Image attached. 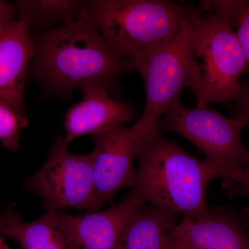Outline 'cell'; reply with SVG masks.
<instances>
[{"label": "cell", "mask_w": 249, "mask_h": 249, "mask_svg": "<svg viewBox=\"0 0 249 249\" xmlns=\"http://www.w3.org/2000/svg\"><path fill=\"white\" fill-rule=\"evenodd\" d=\"M36 45L34 75L46 89L64 97L90 85L110 93L119 78L132 71L90 22L84 6L79 19L41 33Z\"/></svg>", "instance_id": "1"}, {"label": "cell", "mask_w": 249, "mask_h": 249, "mask_svg": "<svg viewBox=\"0 0 249 249\" xmlns=\"http://www.w3.org/2000/svg\"><path fill=\"white\" fill-rule=\"evenodd\" d=\"M36 49L30 29L19 18L0 29V101L23 116L24 86Z\"/></svg>", "instance_id": "11"}, {"label": "cell", "mask_w": 249, "mask_h": 249, "mask_svg": "<svg viewBox=\"0 0 249 249\" xmlns=\"http://www.w3.org/2000/svg\"><path fill=\"white\" fill-rule=\"evenodd\" d=\"M9 208L4 210V211H0V235H1V228L3 227L5 219L7 217V214L9 213Z\"/></svg>", "instance_id": "23"}, {"label": "cell", "mask_w": 249, "mask_h": 249, "mask_svg": "<svg viewBox=\"0 0 249 249\" xmlns=\"http://www.w3.org/2000/svg\"><path fill=\"white\" fill-rule=\"evenodd\" d=\"M249 211L209 208L201 217H183L172 236L186 249H249Z\"/></svg>", "instance_id": "9"}, {"label": "cell", "mask_w": 249, "mask_h": 249, "mask_svg": "<svg viewBox=\"0 0 249 249\" xmlns=\"http://www.w3.org/2000/svg\"><path fill=\"white\" fill-rule=\"evenodd\" d=\"M84 10L110 48L129 62L173 38L196 14V8L168 0H90Z\"/></svg>", "instance_id": "3"}, {"label": "cell", "mask_w": 249, "mask_h": 249, "mask_svg": "<svg viewBox=\"0 0 249 249\" xmlns=\"http://www.w3.org/2000/svg\"><path fill=\"white\" fill-rule=\"evenodd\" d=\"M235 103L236 114L243 118L249 127V81L240 82V92Z\"/></svg>", "instance_id": "19"}, {"label": "cell", "mask_w": 249, "mask_h": 249, "mask_svg": "<svg viewBox=\"0 0 249 249\" xmlns=\"http://www.w3.org/2000/svg\"><path fill=\"white\" fill-rule=\"evenodd\" d=\"M173 234V233H172ZM165 249H186L183 247L182 245H180L178 242H177L175 239L173 238V236L171 235L170 237L169 242H168V245L165 247Z\"/></svg>", "instance_id": "22"}, {"label": "cell", "mask_w": 249, "mask_h": 249, "mask_svg": "<svg viewBox=\"0 0 249 249\" xmlns=\"http://www.w3.org/2000/svg\"><path fill=\"white\" fill-rule=\"evenodd\" d=\"M249 6V1H200L196 8L199 14L204 13L214 14L221 21L232 29V26L237 27L241 15Z\"/></svg>", "instance_id": "17"}, {"label": "cell", "mask_w": 249, "mask_h": 249, "mask_svg": "<svg viewBox=\"0 0 249 249\" xmlns=\"http://www.w3.org/2000/svg\"><path fill=\"white\" fill-rule=\"evenodd\" d=\"M1 235L16 241L22 249H78L60 220L59 211H46L36 220L24 222L10 206Z\"/></svg>", "instance_id": "13"}, {"label": "cell", "mask_w": 249, "mask_h": 249, "mask_svg": "<svg viewBox=\"0 0 249 249\" xmlns=\"http://www.w3.org/2000/svg\"><path fill=\"white\" fill-rule=\"evenodd\" d=\"M247 126L243 118L237 114L229 118L208 107L189 109L181 101L170 107L157 124L160 132L184 137L204 154L205 160L231 174L235 182L229 193L242 181L249 160V150L241 139Z\"/></svg>", "instance_id": "5"}, {"label": "cell", "mask_w": 249, "mask_h": 249, "mask_svg": "<svg viewBox=\"0 0 249 249\" xmlns=\"http://www.w3.org/2000/svg\"><path fill=\"white\" fill-rule=\"evenodd\" d=\"M16 4L0 0V29L17 19Z\"/></svg>", "instance_id": "20"}, {"label": "cell", "mask_w": 249, "mask_h": 249, "mask_svg": "<svg viewBox=\"0 0 249 249\" xmlns=\"http://www.w3.org/2000/svg\"><path fill=\"white\" fill-rule=\"evenodd\" d=\"M18 18L29 27L44 29L70 24L79 19L84 1L73 0H31L16 2Z\"/></svg>", "instance_id": "15"}, {"label": "cell", "mask_w": 249, "mask_h": 249, "mask_svg": "<svg viewBox=\"0 0 249 249\" xmlns=\"http://www.w3.org/2000/svg\"><path fill=\"white\" fill-rule=\"evenodd\" d=\"M157 127L139 119L131 127L121 124L91 136L95 142L92 152L95 191L100 209L121 190L135 185L134 160L142 143Z\"/></svg>", "instance_id": "8"}, {"label": "cell", "mask_w": 249, "mask_h": 249, "mask_svg": "<svg viewBox=\"0 0 249 249\" xmlns=\"http://www.w3.org/2000/svg\"><path fill=\"white\" fill-rule=\"evenodd\" d=\"M237 193V194L249 193V160L244 168L242 181L239 183L238 186L236 187L235 191L232 193Z\"/></svg>", "instance_id": "21"}, {"label": "cell", "mask_w": 249, "mask_h": 249, "mask_svg": "<svg viewBox=\"0 0 249 249\" xmlns=\"http://www.w3.org/2000/svg\"><path fill=\"white\" fill-rule=\"evenodd\" d=\"M193 17L173 38L129 62L145 85L146 99L140 119L147 124L157 126L162 116L181 101V93L188 88L187 51Z\"/></svg>", "instance_id": "7"}, {"label": "cell", "mask_w": 249, "mask_h": 249, "mask_svg": "<svg viewBox=\"0 0 249 249\" xmlns=\"http://www.w3.org/2000/svg\"><path fill=\"white\" fill-rule=\"evenodd\" d=\"M179 214L144 206L124 228L115 249H165Z\"/></svg>", "instance_id": "14"}, {"label": "cell", "mask_w": 249, "mask_h": 249, "mask_svg": "<svg viewBox=\"0 0 249 249\" xmlns=\"http://www.w3.org/2000/svg\"><path fill=\"white\" fill-rule=\"evenodd\" d=\"M26 116L19 115L7 105L0 101V142L9 151L19 147L21 129L27 125Z\"/></svg>", "instance_id": "16"}, {"label": "cell", "mask_w": 249, "mask_h": 249, "mask_svg": "<svg viewBox=\"0 0 249 249\" xmlns=\"http://www.w3.org/2000/svg\"><path fill=\"white\" fill-rule=\"evenodd\" d=\"M68 145L64 136H58L45 164L27 178L23 188L40 196L46 211L67 208L98 211L92 152L76 155L69 151Z\"/></svg>", "instance_id": "6"}, {"label": "cell", "mask_w": 249, "mask_h": 249, "mask_svg": "<svg viewBox=\"0 0 249 249\" xmlns=\"http://www.w3.org/2000/svg\"><path fill=\"white\" fill-rule=\"evenodd\" d=\"M187 53L188 88L196 96V107L235 102L240 92L239 78L247 72L236 33L214 14L201 16L196 10L190 22Z\"/></svg>", "instance_id": "4"}, {"label": "cell", "mask_w": 249, "mask_h": 249, "mask_svg": "<svg viewBox=\"0 0 249 249\" xmlns=\"http://www.w3.org/2000/svg\"><path fill=\"white\" fill-rule=\"evenodd\" d=\"M0 249H12L4 242V237L0 235Z\"/></svg>", "instance_id": "24"}, {"label": "cell", "mask_w": 249, "mask_h": 249, "mask_svg": "<svg viewBox=\"0 0 249 249\" xmlns=\"http://www.w3.org/2000/svg\"><path fill=\"white\" fill-rule=\"evenodd\" d=\"M80 89L83 99L72 106L65 116L64 138L68 145L82 136L103 133L135 118L132 106L113 99L105 88L90 85Z\"/></svg>", "instance_id": "12"}, {"label": "cell", "mask_w": 249, "mask_h": 249, "mask_svg": "<svg viewBox=\"0 0 249 249\" xmlns=\"http://www.w3.org/2000/svg\"><path fill=\"white\" fill-rule=\"evenodd\" d=\"M135 190L150 205L196 219L209 209L206 189L222 178L227 191L235 182L227 170L200 160L165 138L157 127L142 143L137 157Z\"/></svg>", "instance_id": "2"}, {"label": "cell", "mask_w": 249, "mask_h": 249, "mask_svg": "<svg viewBox=\"0 0 249 249\" xmlns=\"http://www.w3.org/2000/svg\"><path fill=\"white\" fill-rule=\"evenodd\" d=\"M146 203L135 190L119 204L103 211L73 216L59 211V217L78 249H115L127 223Z\"/></svg>", "instance_id": "10"}, {"label": "cell", "mask_w": 249, "mask_h": 249, "mask_svg": "<svg viewBox=\"0 0 249 249\" xmlns=\"http://www.w3.org/2000/svg\"><path fill=\"white\" fill-rule=\"evenodd\" d=\"M236 33L245 53L247 61V71H249V6L241 15L237 24Z\"/></svg>", "instance_id": "18"}]
</instances>
